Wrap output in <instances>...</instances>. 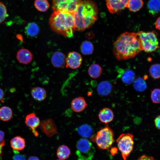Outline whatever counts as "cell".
Here are the masks:
<instances>
[{"instance_id": "cell-1", "label": "cell", "mask_w": 160, "mask_h": 160, "mask_svg": "<svg viewBox=\"0 0 160 160\" xmlns=\"http://www.w3.org/2000/svg\"><path fill=\"white\" fill-rule=\"evenodd\" d=\"M143 50L137 33H124L113 43V54L116 59L119 61L133 58Z\"/></svg>"}, {"instance_id": "cell-2", "label": "cell", "mask_w": 160, "mask_h": 160, "mask_svg": "<svg viewBox=\"0 0 160 160\" xmlns=\"http://www.w3.org/2000/svg\"><path fill=\"white\" fill-rule=\"evenodd\" d=\"M98 14V8L95 2L81 0L73 13L75 31H82L91 27L97 20Z\"/></svg>"}, {"instance_id": "cell-3", "label": "cell", "mask_w": 160, "mask_h": 160, "mask_svg": "<svg viewBox=\"0 0 160 160\" xmlns=\"http://www.w3.org/2000/svg\"><path fill=\"white\" fill-rule=\"evenodd\" d=\"M49 23L54 31L67 37H72L75 31L73 13L54 11L49 19Z\"/></svg>"}, {"instance_id": "cell-4", "label": "cell", "mask_w": 160, "mask_h": 160, "mask_svg": "<svg viewBox=\"0 0 160 160\" xmlns=\"http://www.w3.org/2000/svg\"><path fill=\"white\" fill-rule=\"evenodd\" d=\"M114 140V133L108 126L101 128L95 135L94 141L100 149L104 150L109 148Z\"/></svg>"}, {"instance_id": "cell-5", "label": "cell", "mask_w": 160, "mask_h": 160, "mask_svg": "<svg viewBox=\"0 0 160 160\" xmlns=\"http://www.w3.org/2000/svg\"><path fill=\"white\" fill-rule=\"evenodd\" d=\"M76 148L77 160H92L93 159L95 149L88 139L83 138L79 139L76 143Z\"/></svg>"}, {"instance_id": "cell-6", "label": "cell", "mask_w": 160, "mask_h": 160, "mask_svg": "<svg viewBox=\"0 0 160 160\" xmlns=\"http://www.w3.org/2000/svg\"><path fill=\"white\" fill-rule=\"evenodd\" d=\"M143 50L147 52H154L159 48L158 34L154 31L145 32L140 31L137 33Z\"/></svg>"}, {"instance_id": "cell-7", "label": "cell", "mask_w": 160, "mask_h": 160, "mask_svg": "<svg viewBox=\"0 0 160 160\" xmlns=\"http://www.w3.org/2000/svg\"><path fill=\"white\" fill-rule=\"evenodd\" d=\"M133 135L129 133L121 134L116 140V142L122 158L126 160L132 151L134 145Z\"/></svg>"}, {"instance_id": "cell-8", "label": "cell", "mask_w": 160, "mask_h": 160, "mask_svg": "<svg viewBox=\"0 0 160 160\" xmlns=\"http://www.w3.org/2000/svg\"><path fill=\"white\" fill-rule=\"evenodd\" d=\"M81 0H52V9L73 13L78 8Z\"/></svg>"}, {"instance_id": "cell-9", "label": "cell", "mask_w": 160, "mask_h": 160, "mask_svg": "<svg viewBox=\"0 0 160 160\" xmlns=\"http://www.w3.org/2000/svg\"><path fill=\"white\" fill-rule=\"evenodd\" d=\"M82 59L80 54L73 51L69 52L66 58V66L72 69L78 68L81 65Z\"/></svg>"}, {"instance_id": "cell-10", "label": "cell", "mask_w": 160, "mask_h": 160, "mask_svg": "<svg viewBox=\"0 0 160 160\" xmlns=\"http://www.w3.org/2000/svg\"><path fill=\"white\" fill-rule=\"evenodd\" d=\"M40 125L42 131L49 137H52L57 133L56 124L52 119L42 121Z\"/></svg>"}, {"instance_id": "cell-11", "label": "cell", "mask_w": 160, "mask_h": 160, "mask_svg": "<svg viewBox=\"0 0 160 160\" xmlns=\"http://www.w3.org/2000/svg\"><path fill=\"white\" fill-rule=\"evenodd\" d=\"M129 0H106V4L111 14L117 12L126 8Z\"/></svg>"}, {"instance_id": "cell-12", "label": "cell", "mask_w": 160, "mask_h": 160, "mask_svg": "<svg viewBox=\"0 0 160 160\" xmlns=\"http://www.w3.org/2000/svg\"><path fill=\"white\" fill-rule=\"evenodd\" d=\"M25 123L27 126L30 128L34 135L37 137L39 133L36 128L40 125V121L39 118L34 113H31L27 115L25 118Z\"/></svg>"}, {"instance_id": "cell-13", "label": "cell", "mask_w": 160, "mask_h": 160, "mask_svg": "<svg viewBox=\"0 0 160 160\" xmlns=\"http://www.w3.org/2000/svg\"><path fill=\"white\" fill-rule=\"evenodd\" d=\"M16 58L19 62L23 64H27L31 62L33 58V55L28 49L22 48L17 53Z\"/></svg>"}, {"instance_id": "cell-14", "label": "cell", "mask_w": 160, "mask_h": 160, "mask_svg": "<svg viewBox=\"0 0 160 160\" xmlns=\"http://www.w3.org/2000/svg\"><path fill=\"white\" fill-rule=\"evenodd\" d=\"M66 57L62 52L56 51L53 53L51 57V62L53 65L57 68L64 67L66 64Z\"/></svg>"}, {"instance_id": "cell-15", "label": "cell", "mask_w": 160, "mask_h": 160, "mask_svg": "<svg viewBox=\"0 0 160 160\" xmlns=\"http://www.w3.org/2000/svg\"><path fill=\"white\" fill-rule=\"evenodd\" d=\"M87 104L82 97H79L73 99L71 103V107L75 112L79 113L83 111L87 107Z\"/></svg>"}, {"instance_id": "cell-16", "label": "cell", "mask_w": 160, "mask_h": 160, "mask_svg": "<svg viewBox=\"0 0 160 160\" xmlns=\"http://www.w3.org/2000/svg\"><path fill=\"white\" fill-rule=\"evenodd\" d=\"M76 130L80 136L83 137L90 138L94 141L95 135L94 134L92 128L89 124H83L79 127Z\"/></svg>"}, {"instance_id": "cell-17", "label": "cell", "mask_w": 160, "mask_h": 160, "mask_svg": "<svg viewBox=\"0 0 160 160\" xmlns=\"http://www.w3.org/2000/svg\"><path fill=\"white\" fill-rule=\"evenodd\" d=\"M113 90V86L111 84L107 81H101L97 87V91L101 96H105L110 95Z\"/></svg>"}, {"instance_id": "cell-18", "label": "cell", "mask_w": 160, "mask_h": 160, "mask_svg": "<svg viewBox=\"0 0 160 160\" xmlns=\"http://www.w3.org/2000/svg\"><path fill=\"white\" fill-rule=\"evenodd\" d=\"M114 116L112 111L108 108H105L101 109L98 114L100 121L105 124L112 121L113 119Z\"/></svg>"}, {"instance_id": "cell-19", "label": "cell", "mask_w": 160, "mask_h": 160, "mask_svg": "<svg viewBox=\"0 0 160 160\" xmlns=\"http://www.w3.org/2000/svg\"><path fill=\"white\" fill-rule=\"evenodd\" d=\"M32 97L36 100L41 101L44 100L47 96V92L43 88L40 87H33L31 90Z\"/></svg>"}, {"instance_id": "cell-20", "label": "cell", "mask_w": 160, "mask_h": 160, "mask_svg": "<svg viewBox=\"0 0 160 160\" xmlns=\"http://www.w3.org/2000/svg\"><path fill=\"white\" fill-rule=\"evenodd\" d=\"M11 147L14 150L17 151L23 150L25 147V140L19 136L12 138L10 142Z\"/></svg>"}, {"instance_id": "cell-21", "label": "cell", "mask_w": 160, "mask_h": 160, "mask_svg": "<svg viewBox=\"0 0 160 160\" xmlns=\"http://www.w3.org/2000/svg\"><path fill=\"white\" fill-rule=\"evenodd\" d=\"M39 31L38 25L34 22L28 23L25 28V34L28 36L33 37L38 34Z\"/></svg>"}, {"instance_id": "cell-22", "label": "cell", "mask_w": 160, "mask_h": 160, "mask_svg": "<svg viewBox=\"0 0 160 160\" xmlns=\"http://www.w3.org/2000/svg\"><path fill=\"white\" fill-rule=\"evenodd\" d=\"M122 81L125 84L129 85L133 83L135 79L134 72L131 70L124 71L121 74Z\"/></svg>"}, {"instance_id": "cell-23", "label": "cell", "mask_w": 160, "mask_h": 160, "mask_svg": "<svg viewBox=\"0 0 160 160\" xmlns=\"http://www.w3.org/2000/svg\"><path fill=\"white\" fill-rule=\"evenodd\" d=\"M71 154L70 148L67 145H62L57 150L56 155L59 159L65 160L69 158Z\"/></svg>"}, {"instance_id": "cell-24", "label": "cell", "mask_w": 160, "mask_h": 160, "mask_svg": "<svg viewBox=\"0 0 160 160\" xmlns=\"http://www.w3.org/2000/svg\"><path fill=\"white\" fill-rule=\"evenodd\" d=\"M102 69L101 67L97 64H91L88 69L89 76L92 78L97 79L101 75Z\"/></svg>"}, {"instance_id": "cell-25", "label": "cell", "mask_w": 160, "mask_h": 160, "mask_svg": "<svg viewBox=\"0 0 160 160\" xmlns=\"http://www.w3.org/2000/svg\"><path fill=\"white\" fill-rule=\"evenodd\" d=\"M159 0H149L147 4L149 13L153 15L158 14L160 11Z\"/></svg>"}, {"instance_id": "cell-26", "label": "cell", "mask_w": 160, "mask_h": 160, "mask_svg": "<svg viewBox=\"0 0 160 160\" xmlns=\"http://www.w3.org/2000/svg\"><path fill=\"white\" fill-rule=\"evenodd\" d=\"M143 4L142 0H129L126 8L131 12H135L141 9Z\"/></svg>"}, {"instance_id": "cell-27", "label": "cell", "mask_w": 160, "mask_h": 160, "mask_svg": "<svg viewBox=\"0 0 160 160\" xmlns=\"http://www.w3.org/2000/svg\"><path fill=\"white\" fill-rule=\"evenodd\" d=\"M12 111L10 108L3 106L0 108V119L4 121L10 120L12 117Z\"/></svg>"}, {"instance_id": "cell-28", "label": "cell", "mask_w": 160, "mask_h": 160, "mask_svg": "<svg viewBox=\"0 0 160 160\" xmlns=\"http://www.w3.org/2000/svg\"><path fill=\"white\" fill-rule=\"evenodd\" d=\"M133 87L136 91L142 92L146 89L147 85L144 79L140 77H138L135 79L133 82Z\"/></svg>"}, {"instance_id": "cell-29", "label": "cell", "mask_w": 160, "mask_h": 160, "mask_svg": "<svg viewBox=\"0 0 160 160\" xmlns=\"http://www.w3.org/2000/svg\"><path fill=\"white\" fill-rule=\"evenodd\" d=\"M80 50L82 53L84 55H90L92 53L94 50L93 45L89 41H84L81 44Z\"/></svg>"}, {"instance_id": "cell-30", "label": "cell", "mask_w": 160, "mask_h": 160, "mask_svg": "<svg viewBox=\"0 0 160 160\" xmlns=\"http://www.w3.org/2000/svg\"><path fill=\"white\" fill-rule=\"evenodd\" d=\"M34 5L37 10L41 12L46 11L50 6L47 0H35Z\"/></svg>"}, {"instance_id": "cell-31", "label": "cell", "mask_w": 160, "mask_h": 160, "mask_svg": "<svg viewBox=\"0 0 160 160\" xmlns=\"http://www.w3.org/2000/svg\"><path fill=\"white\" fill-rule=\"evenodd\" d=\"M160 66L159 64L152 65L149 69V72L151 76L153 78L158 79L160 76Z\"/></svg>"}, {"instance_id": "cell-32", "label": "cell", "mask_w": 160, "mask_h": 160, "mask_svg": "<svg viewBox=\"0 0 160 160\" xmlns=\"http://www.w3.org/2000/svg\"><path fill=\"white\" fill-rule=\"evenodd\" d=\"M160 95V90L159 88H155L151 91V98L153 103H159Z\"/></svg>"}, {"instance_id": "cell-33", "label": "cell", "mask_w": 160, "mask_h": 160, "mask_svg": "<svg viewBox=\"0 0 160 160\" xmlns=\"http://www.w3.org/2000/svg\"><path fill=\"white\" fill-rule=\"evenodd\" d=\"M7 15V9L4 4L0 2V24L5 20Z\"/></svg>"}, {"instance_id": "cell-34", "label": "cell", "mask_w": 160, "mask_h": 160, "mask_svg": "<svg viewBox=\"0 0 160 160\" xmlns=\"http://www.w3.org/2000/svg\"><path fill=\"white\" fill-rule=\"evenodd\" d=\"M15 153V155L13 157V160H26L24 155L18 154L17 152Z\"/></svg>"}, {"instance_id": "cell-35", "label": "cell", "mask_w": 160, "mask_h": 160, "mask_svg": "<svg viewBox=\"0 0 160 160\" xmlns=\"http://www.w3.org/2000/svg\"><path fill=\"white\" fill-rule=\"evenodd\" d=\"M0 145L3 147L5 145V134L2 131L0 130Z\"/></svg>"}, {"instance_id": "cell-36", "label": "cell", "mask_w": 160, "mask_h": 160, "mask_svg": "<svg viewBox=\"0 0 160 160\" xmlns=\"http://www.w3.org/2000/svg\"><path fill=\"white\" fill-rule=\"evenodd\" d=\"M138 160H155L153 157L146 155H143L138 159Z\"/></svg>"}, {"instance_id": "cell-37", "label": "cell", "mask_w": 160, "mask_h": 160, "mask_svg": "<svg viewBox=\"0 0 160 160\" xmlns=\"http://www.w3.org/2000/svg\"><path fill=\"white\" fill-rule=\"evenodd\" d=\"M160 116H158L154 120V124L156 128L159 130L160 129Z\"/></svg>"}, {"instance_id": "cell-38", "label": "cell", "mask_w": 160, "mask_h": 160, "mask_svg": "<svg viewBox=\"0 0 160 160\" xmlns=\"http://www.w3.org/2000/svg\"><path fill=\"white\" fill-rule=\"evenodd\" d=\"M160 17H159L156 20L155 23V25L156 29L160 30Z\"/></svg>"}, {"instance_id": "cell-39", "label": "cell", "mask_w": 160, "mask_h": 160, "mask_svg": "<svg viewBox=\"0 0 160 160\" xmlns=\"http://www.w3.org/2000/svg\"><path fill=\"white\" fill-rule=\"evenodd\" d=\"M4 92L3 90L0 88V101L2 100L4 96Z\"/></svg>"}, {"instance_id": "cell-40", "label": "cell", "mask_w": 160, "mask_h": 160, "mask_svg": "<svg viewBox=\"0 0 160 160\" xmlns=\"http://www.w3.org/2000/svg\"><path fill=\"white\" fill-rule=\"evenodd\" d=\"M28 160H40L36 156H31L29 157Z\"/></svg>"}, {"instance_id": "cell-41", "label": "cell", "mask_w": 160, "mask_h": 160, "mask_svg": "<svg viewBox=\"0 0 160 160\" xmlns=\"http://www.w3.org/2000/svg\"><path fill=\"white\" fill-rule=\"evenodd\" d=\"M3 146L0 145V157L1 156L2 153V147Z\"/></svg>"}, {"instance_id": "cell-42", "label": "cell", "mask_w": 160, "mask_h": 160, "mask_svg": "<svg viewBox=\"0 0 160 160\" xmlns=\"http://www.w3.org/2000/svg\"><path fill=\"white\" fill-rule=\"evenodd\" d=\"M56 160H64V159H57Z\"/></svg>"}]
</instances>
